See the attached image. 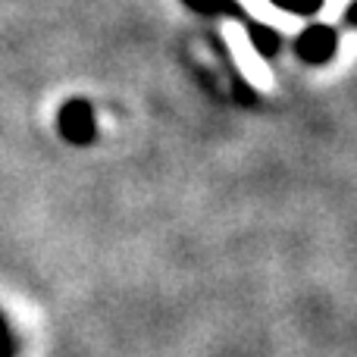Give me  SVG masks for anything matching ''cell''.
I'll list each match as a JSON object with an SVG mask.
<instances>
[{
	"label": "cell",
	"instance_id": "cell-1",
	"mask_svg": "<svg viewBox=\"0 0 357 357\" xmlns=\"http://www.w3.org/2000/svg\"><path fill=\"white\" fill-rule=\"evenodd\" d=\"M298 50H301L310 63L329 60V56H333V50H335V35L329 29H323V25H320V29H310V31H304V35H301Z\"/></svg>",
	"mask_w": 357,
	"mask_h": 357
},
{
	"label": "cell",
	"instance_id": "cell-2",
	"mask_svg": "<svg viewBox=\"0 0 357 357\" xmlns=\"http://www.w3.org/2000/svg\"><path fill=\"white\" fill-rule=\"evenodd\" d=\"M63 132H66L69 138H75V142H85L88 135H94L91 110H88L82 100H75V104H69L66 110H63Z\"/></svg>",
	"mask_w": 357,
	"mask_h": 357
},
{
	"label": "cell",
	"instance_id": "cell-3",
	"mask_svg": "<svg viewBox=\"0 0 357 357\" xmlns=\"http://www.w3.org/2000/svg\"><path fill=\"white\" fill-rule=\"evenodd\" d=\"M279 3H285V6H291V10H317L320 6V0H279Z\"/></svg>",
	"mask_w": 357,
	"mask_h": 357
},
{
	"label": "cell",
	"instance_id": "cell-4",
	"mask_svg": "<svg viewBox=\"0 0 357 357\" xmlns=\"http://www.w3.org/2000/svg\"><path fill=\"white\" fill-rule=\"evenodd\" d=\"M16 354V345H13V339H10V333H0V357H13Z\"/></svg>",
	"mask_w": 357,
	"mask_h": 357
},
{
	"label": "cell",
	"instance_id": "cell-5",
	"mask_svg": "<svg viewBox=\"0 0 357 357\" xmlns=\"http://www.w3.org/2000/svg\"><path fill=\"white\" fill-rule=\"evenodd\" d=\"M348 19H351V22H354V25H357V3H354V6H351V13H348Z\"/></svg>",
	"mask_w": 357,
	"mask_h": 357
},
{
	"label": "cell",
	"instance_id": "cell-6",
	"mask_svg": "<svg viewBox=\"0 0 357 357\" xmlns=\"http://www.w3.org/2000/svg\"><path fill=\"white\" fill-rule=\"evenodd\" d=\"M3 329H6V326H3V320H0V333H3Z\"/></svg>",
	"mask_w": 357,
	"mask_h": 357
}]
</instances>
